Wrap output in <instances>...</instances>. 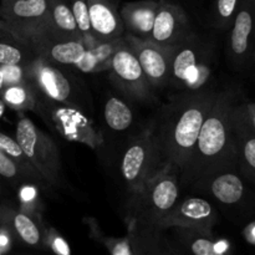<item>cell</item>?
<instances>
[{"label": "cell", "mask_w": 255, "mask_h": 255, "mask_svg": "<svg viewBox=\"0 0 255 255\" xmlns=\"http://www.w3.org/2000/svg\"><path fill=\"white\" fill-rule=\"evenodd\" d=\"M217 95L214 90L202 87L163 106L149 128L154 151L153 178L163 172L181 177Z\"/></svg>", "instance_id": "obj_1"}, {"label": "cell", "mask_w": 255, "mask_h": 255, "mask_svg": "<svg viewBox=\"0 0 255 255\" xmlns=\"http://www.w3.org/2000/svg\"><path fill=\"white\" fill-rule=\"evenodd\" d=\"M238 101L233 89L218 92L204 120L193 153L179 177L182 184L202 181L224 169L237 168L233 116Z\"/></svg>", "instance_id": "obj_2"}, {"label": "cell", "mask_w": 255, "mask_h": 255, "mask_svg": "<svg viewBox=\"0 0 255 255\" xmlns=\"http://www.w3.org/2000/svg\"><path fill=\"white\" fill-rule=\"evenodd\" d=\"M0 29L32 50L45 40H56L47 0H1Z\"/></svg>", "instance_id": "obj_3"}, {"label": "cell", "mask_w": 255, "mask_h": 255, "mask_svg": "<svg viewBox=\"0 0 255 255\" xmlns=\"http://www.w3.org/2000/svg\"><path fill=\"white\" fill-rule=\"evenodd\" d=\"M26 69L27 81L40 97L82 111L86 109L87 97L77 80L60 65L36 56Z\"/></svg>", "instance_id": "obj_4"}, {"label": "cell", "mask_w": 255, "mask_h": 255, "mask_svg": "<svg viewBox=\"0 0 255 255\" xmlns=\"http://www.w3.org/2000/svg\"><path fill=\"white\" fill-rule=\"evenodd\" d=\"M136 194L137 202L132 208L133 231L156 229L157 224L173 209L179 198V177L171 172H163Z\"/></svg>", "instance_id": "obj_5"}, {"label": "cell", "mask_w": 255, "mask_h": 255, "mask_svg": "<svg viewBox=\"0 0 255 255\" xmlns=\"http://www.w3.org/2000/svg\"><path fill=\"white\" fill-rule=\"evenodd\" d=\"M15 139L35 171L47 184L60 187L64 181L57 146L50 136L25 115H20L15 129Z\"/></svg>", "instance_id": "obj_6"}, {"label": "cell", "mask_w": 255, "mask_h": 255, "mask_svg": "<svg viewBox=\"0 0 255 255\" xmlns=\"http://www.w3.org/2000/svg\"><path fill=\"white\" fill-rule=\"evenodd\" d=\"M211 67L207 62V49L197 40L187 37L173 50L171 81L188 89H201L209 79Z\"/></svg>", "instance_id": "obj_7"}, {"label": "cell", "mask_w": 255, "mask_h": 255, "mask_svg": "<svg viewBox=\"0 0 255 255\" xmlns=\"http://www.w3.org/2000/svg\"><path fill=\"white\" fill-rule=\"evenodd\" d=\"M153 143L151 129L147 128L125 149L120 169L129 191L137 193L153 178Z\"/></svg>", "instance_id": "obj_8"}, {"label": "cell", "mask_w": 255, "mask_h": 255, "mask_svg": "<svg viewBox=\"0 0 255 255\" xmlns=\"http://www.w3.org/2000/svg\"><path fill=\"white\" fill-rule=\"evenodd\" d=\"M122 37L138 60L152 89H162L171 82V61L174 47L158 46L149 40L139 39L131 34Z\"/></svg>", "instance_id": "obj_9"}, {"label": "cell", "mask_w": 255, "mask_h": 255, "mask_svg": "<svg viewBox=\"0 0 255 255\" xmlns=\"http://www.w3.org/2000/svg\"><path fill=\"white\" fill-rule=\"evenodd\" d=\"M36 112L46 116V119L49 117L66 138L84 142L91 147L97 146L101 141L100 134L92 128L87 117H85L80 110L40 97Z\"/></svg>", "instance_id": "obj_10"}, {"label": "cell", "mask_w": 255, "mask_h": 255, "mask_svg": "<svg viewBox=\"0 0 255 255\" xmlns=\"http://www.w3.org/2000/svg\"><path fill=\"white\" fill-rule=\"evenodd\" d=\"M110 70L111 80L125 95L139 101H147L151 99V85L147 81L138 60L127 46L125 40L115 52Z\"/></svg>", "instance_id": "obj_11"}, {"label": "cell", "mask_w": 255, "mask_h": 255, "mask_svg": "<svg viewBox=\"0 0 255 255\" xmlns=\"http://www.w3.org/2000/svg\"><path fill=\"white\" fill-rule=\"evenodd\" d=\"M218 223V213L208 201L189 197L177 202L171 212L157 224V231L167 228H191L212 233Z\"/></svg>", "instance_id": "obj_12"}, {"label": "cell", "mask_w": 255, "mask_h": 255, "mask_svg": "<svg viewBox=\"0 0 255 255\" xmlns=\"http://www.w3.org/2000/svg\"><path fill=\"white\" fill-rule=\"evenodd\" d=\"M188 20L183 10L166 0H159L149 41L162 47H176L187 39Z\"/></svg>", "instance_id": "obj_13"}, {"label": "cell", "mask_w": 255, "mask_h": 255, "mask_svg": "<svg viewBox=\"0 0 255 255\" xmlns=\"http://www.w3.org/2000/svg\"><path fill=\"white\" fill-rule=\"evenodd\" d=\"M255 31L254 0H241L232 22L229 51L234 64L244 66L252 52V40Z\"/></svg>", "instance_id": "obj_14"}, {"label": "cell", "mask_w": 255, "mask_h": 255, "mask_svg": "<svg viewBox=\"0 0 255 255\" xmlns=\"http://www.w3.org/2000/svg\"><path fill=\"white\" fill-rule=\"evenodd\" d=\"M234 139H236L237 167L243 177L255 182V131L249 124L243 104L238 101L233 116Z\"/></svg>", "instance_id": "obj_15"}, {"label": "cell", "mask_w": 255, "mask_h": 255, "mask_svg": "<svg viewBox=\"0 0 255 255\" xmlns=\"http://www.w3.org/2000/svg\"><path fill=\"white\" fill-rule=\"evenodd\" d=\"M90 25L97 42L121 39L125 31L120 12L109 0H87Z\"/></svg>", "instance_id": "obj_16"}, {"label": "cell", "mask_w": 255, "mask_h": 255, "mask_svg": "<svg viewBox=\"0 0 255 255\" xmlns=\"http://www.w3.org/2000/svg\"><path fill=\"white\" fill-rule=\"evenodd\" d=\"M0 226L6 228L12 237L32 248H42V232L39 222L30 213L16 209L0 208Z\"/></svg>", "instance_id": "obj_17"}, {"label": "cell", "mask_w": 255, "mask_h": 255, "mask_svg": "<svg viewBox=\"0 0 255 255\" xmlns=\"http://www.w3.org/2000/svg\"><path fill=\"white\" fill-rule=\"evenodd\" d=\"M158 1L156 0H142V1L127 2L121 7L120 16L124 22L127 34L139 39L148 40L153 27Z\"/></svg>", "instance_id": "obj_18"}, {"label": "cell", "mask_w": 255, "mask_h": 255, "mask_svg": "<svg viewBox=\"0 0 255 255\" xmlns=\"http://www.w3.org/2000/svg\"><path fill=\"white\" fill-rule=\"evenodd\" d=\"M204 179H209V192L222 204L234 206L244 198L246 186L234 169H224Z\"/></svg>", "instance_id": "obj_19"}, {"label": "cell", "mask_w": 255, "mask_h": 255, "mask_svg": "<svg viewBox=\"0 0 255 255\" xmlns=\"http://www.w3.org/2000/svg\"><path fill=\"white\" fill-rule=\"evenodd\" d=\"M37 56L60 66H74L86 51L81 40H45L34 49Z\"/></svg>", "instance_id": "obj_20"}, {"label": "cell", "mask_w": 255, "mask_h": 255, "mask_svg": "<svg viewBox=\"0 0 255 255\" xmlns=\"http://www.w3.org/2000/svg\"><path fill=\"white\" fill-rule=\"evenodd\" d=\"M179 249L186 255H227L226 248L217 243L213 234L191 228H174Z\"/></svg>", "instance_id": "obj_21"}, {"label": "cell", "mask_w": 255, "mask_h": 255, "mask_svg": "<svg viewBox=\"0 0 255 255\" xmlns=\"http://www.w3.org/2000/svg\"><path fill=\"white\" fill-rule=\"evenodd\" d=\"M124 42V39L112 40V41L99 42L95 46L86 49L81 59L74 65L77 70L90 74V72H100L111 67L112 57L120 46Z\"/></svg>", "instance_id": "obj_22"}, {"label": "cell", "mask_w": 255, "mask_h": 255, "mask_svg": "<svg viewBox=\"0 0 255 255\" xmlns=\"http://www.w3.org/2000/svg\"><path fill=\"white\" fill-rule=\"evenodd\" d=\"M47 6L55 39L81 40L71 6L66 0H47Z\"/></svg>", "instance_id": "obj_23"}, {"label": "cell", "mask_w": 255, "mask_h": 255, "mask_svg": "<svg viewBox=\"0 0 255 255\" xmlns=\"http://www.w3.org/2000/svg\"><path fill=\"white\" fill-rule=\"evenodd\" d=\"M36 56L31 47L0 29V66H26Z\"/></svg>", "instance_id": "obj_24"}, {"label": "cell", "mask_w": 255, "mask_h": 255, "mask_svg": "<svg viewBox=\"0 0 255 255\" xmlns=\"http://www.w3.org/2000/svg\"><path fill=\"white\" fill-rule=\"evenodd\" d=\"M0 99L2 100L5 106H9L10 109L16 110V111H29L30 110V111L36 112L40 96L32 85L26 81L19 85L5 86L0 91Z\"/></svg>", "instance_id": "obj_25"}, {"label": "cell", "mask_w": 255, "mask_h": 255, "mask_svg": "<svg viewBox=\"0 0 255 255\" xmlns=\"http://www.w3.org/2000/svg\"><path fill=\"white\" fill-rule=\"evenodd\" d=\"M104 119L109 128L122 132L131 127L133 114L128 105L119 97H110L104 107Z\"/></svg>", "instance_id": "obj_26"}, {"label": "cell", "mask_w": 255, "mask_h": 255, "mask_svg": "<svg viewBox=\"0 0 255 255\" xmlns=\"http://www.w3.org/2000/svg\"><path fill=\"white\" fill-rule=\"evenodd\" d=\"M69 4L71 6L72 14H74L75 21H76L77 25V30L80 32V36H81V40L85 44V46H86V49L99 44L95 40L94 35H92L87 0H70Z\"/></svg>", "instance_id": "obj_27"}, {"label": "cell", "mask_w": 255, "mask_h": 255, "mask_svg": "<svg viewBox=\"0 0 255 255\" xmlns=\"http://www.w3.org/2000/svg\"><path fill=\"white\" fill-rule=\"evenodd\" d=\"M156 229L132 231L129 234L133 251L138 255H168L159 248Z\"/></svg>", "instance_id": "obj_28"}, {"label": "cell", "mask_w": 255, "mask_h": 255, "mask_svg": "<svg viewBox=\"0 0 255 255\" xmlns=\"http://www.w3.org/2000/svg\"><path fill=\"white\" fill-rule=\"evenodd\" d=\"M0 149H1L5 154H7L10 158L14 159V161L16 162V163L19 164V166L21 167L26 173L29 172V173L32 174V176L42 179L41 176L35 171L34 167H32L31 164H30V162L27 161V158L25 157L24 152H22L21 147L19 146L16 139L7 136V134L2 133V132H0ZM42 181H44V179H42Z\"/></svg>", "instance_id": "obj_29"}, {"label": "cell", "mask_w": 255, "mask_h": 255, "mask_svg": "<svg viewBox=\"0 0 255 255\" xmlns=\"http://www.w3.org/2000/svg\"><path fill=\"white\" fill-rule=\"evenodd\" d=\"M241 0H217L216 1V24L218 29L226 30L232 26L237 9Z\"/></svg>", "instance_id": "obj_30"}, {"label": "cell", "mask_w": 255, "mask_h": 255, "mask_svg": "<svg viewBox=\"0 0 255 255\" xmlns=\"http://www.w3.org/2000/svg\"><path fill=\"white\" fill-rule=\"evenodd\" d=\"M42 248H46L54 255H71L67 242L52 228L42 232Z\"/></svg>", "instance_id": "obj_31"}, {"label": "cell", "mask_w": 255, "mask_h": 255, "mask_svg": "<svg viewBox=\"0 0 255 255\" xmlns=\"http://www.w3.org/2000/svg\"><path fill=\"white\" fill-rule=\"evenodd\" d=\"M96 237L109 249L111 255H136L129 237L127 238H106L100 233H96Z\"/></svg>", "instance_id": "obj_32"}, {"label": "cell", "mask_w": 255, "mask_h": 255, "mask_svg": "<svg viewBox=\"0 0 255 255\" xmlns=\"http://www.w3.org/2000/svg\"><path fill=\"white\" fill-rule=\"evenodd\" d=\"M0 176L12 181H20L26 176V172L12 158L0 149Z\"/></svg>", "instance_id": "obj_33"}, {"label": "cell", "mask_w": 255, "mask_h": 255, "mask_svg": "<svg viewBox=\"0 0 255 255\" xmlns=\"http://www.w3.org/2000/svg\"><path fill=\"white\" fill-rule=\"evenodd\" d=\"M0 70L4 76L5 86H11V85H19L27 81L26 69L25 66H0Z\"/></svg>", "instance_id": "obj_34"}, {"label": "cell", "mask_w": 255, "mask_h": 255, "mask_svg": "<svg viewBox=\"0 0 255 255\" xmlns=\"http://www.w3.org/2000/svg\"><path fill=\"white\" fill-rule=\"evenodd\" d=\"M243 109L249 124L255 131V104L254 102H243Z\"/></svg>", "instance_id": "obj_35"}, {"label": "cell", "mask_w": 255, "mask_h": 255, "mask_svg": "<svg viewBox=\"0 0 255 255\" xmlns=\"http://www.w3.org/2000/svg\"><path fill=\"white\" fill-rule=\"evenodd\" d=\"M5 87V82H4V76H2V72L0 70V91Z\"/></svg>", "instance_id": "obj_36"}, {"label": "cell", "mask_w": 255, "mask_h": 255, "mask_svg": "<svg viewBox=\"0 0 255 255\" xmlns=\"http://www.w3.org/2000/svg\"><path fill=\"white\" fill-rule=\"evenodd\" d=\"M4 107H5V104L2 102V100L0 99V117H1V115L4 114Z\"/></svg>", "instance_id": "obj_37"}, {"label": "cell", "mask_w": 255, "mask_h": 255, "mask_svg": "<svg viewBox=\"0 0 255 255\" xmlns=\"http://www.w3.org/2000/svg\"><path fill=\"white\" fill-rule=\"evenodd\" d=\"M0 255H6V252H5L2 248H0Z\"/></svg>", "instance_id": "obj_38"}, {"label": "cell", "mask_w": 255, "mask_h": 255, "mask_svg": "<svg viewBox=\"0 0 255 255\" xmlns=\"http://www.w3.org/2000/svg\"><path fill=\"white\" fill-rule=\"evenodd\" d=\"M0 192H1V186H0Z\"/></svg>", "instance_id": "obj_39"}, {"label": "cell", "mask_w": 255, "mask_h": 255, "mask_svg": "<svg viewBox=\"0 0 255 255\" xmlns=\"http://www.w3.org/2000/svg\"><path fill=\"white\" fill-rule=\"evenodd\" d=\"M134 253H136V252H134ZM136 255H138V254H137V253H136Z\"/></svg>", "instance_id": "obj_40"}, {"label": "cell", "mask_w": 255, "mask_h": 255, "mask_svg": "<svg viewBox=\"0 0 255 255\" xmlns=\"http://www.w3.org/2000/svg\"><path fill=\"white\" fill-rule=\"evenodd\" d=\"M254 5H255V0H254Z\"/></svg>", "instance_id": "obj_41"}]
</instances>
